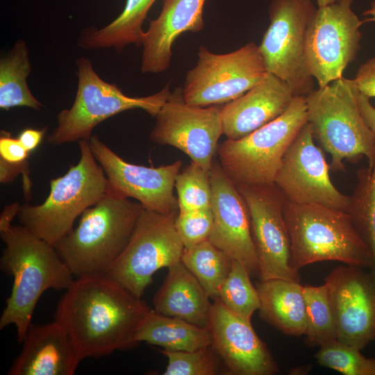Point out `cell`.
Instances as JSON below:
<instances>
[{
  "label": "cell",
  "mask_w": 375,
  "mask_h": 375,
  "mask_svg": "<svg viewBox=\"0 0 375 375\" xmlns=\"http://www.w3.org/2000/svg\"><path fill=\"white\" fill-rule=\"evenodd\" d=\"M151 310L106 274H96L75 278L60 299L54 320L65 328L82 361L138 344L135 332Z\"/></svg>",
  "instance_id": "cell-1"
},
{
  "label": "cell",
  "mask_w": 375,
  "mask_h": 375,
  "mask_svg": "<svg viewBox=\"0 0 375 375\" xmlns=\"http://www.w3.org/2000/svg\"><path fill=\"white\" fill-rule=\"evenodd\" d=\"M5 243L1 269L12 277L11 292L0 318V329L13 324L22 343L31 322L35 306L49 289L66 290L75 278L54 245L26 227L10 225L0 231Z\"/></svg>",
  "instance_id": "cell-2"
},
{
  "label": "cell",
  "mask_w": 375,
  "mask_h": 375,
  "mask_svg": "<svg viewBox=\"0 0 375 375\" xmlns=\"http://www.w3.org/2000/svg\"><path fill=\"white\" fill-rule=\"evenodd\" d=\"M143 209L110 189L87 208L78 226L54 245L74 277L106 274L128 244Z\"/></svg>",
  "instance_id": "cell-3"
},
{
  "label": "cell",
  "mask_w": 375,
  "mask_h": 375,
  "mask_svg": "<svg viewBox=\"0 0 375 375\" xmlns=\"http://www.w3.org/2000/svg\"><path fill=\"white\" fill-rule=\"evenodd\" d=\"M283 217L294 269L323 261L372 268L371 251L348 212L285 200Z\"/></svg>",
  "instance_id": "cell-4"
},
{
  "label": "cell",
  "mask_w": 375,
  "mask_h": 375,
  "mask_svg": "<svg viewBox=\"0 0 375 375\" xmlns=\"http://www.w3.org/2000/svg\"><path fill=\"white\" fill-rule=\"evenodd\" d=\"M358 93L353 79L342 77L306 97L314 139L329 153L334 172L363 156L369 165L375 161V136L360 112Z\"/></svg>",
  "instance_id": "cell-5"
},
{
  "label": "cell",
  "mask_w": 375,
  "mask_h": 375,
  "mask_svg": "<svg viewBox=\"0 0 375 375\" xmlns=\"http://www.w3.org/2000/svg\"><path fill=\"white\" fill-rule=\"evenodd\" d=\"M81 157L67 173L51 179L50 192L36 206H20L17 217L20 225L55 245L74 228L75 219L96 204L108 191V181L96 160L89 140L78 141Z\"/></svg>",
  "instance_id": "cell-6"
},
{
  "label": "cell",
  "mask_w": 375,
  "mask_h": 375,
  "mask_svg": "<svg viewBox=\"0 0 375 375\" xmlns=\"http://www.w3.org/2000/svg\"><path fill=\"white\" fill-rule=\"evenodd\" d=\"M307 122L306 97H295L276 119L242 138L223 141L217 148L219 162L235 184L274 183L285 152Z\"/></svg>",
  "instance_id": "cell-7"
},
{
  "label": "cell",
  "mask_w": 375,
  "mask_h": 375,
  "mask_svg": "<svg viewBox=\"0 0 375 375\" xmlns=\"http://www.w3.org/2000/svg\"><path fill=\"white\" fill-rule=\"evenodd\" d=\"M76 64V97L71 108L61 110L57 115V125L47 139L53 145L89 140L97 125L125 110L140 108L156 117L171 94L167 85L160 91L147 97H128L115 84L101 79L89 58L80 57Z\"/></svg>",
  "instance_id": "cell-8"
},
{
  "label": "cell",
  "mask_w": 375,
  "mask_h": 375,
  "mask_svg": "<svg viewBox=\"0 0 375 375\" xmlns=\"http://www.w3.org/2000/svg\"><path fill=\"white\" fill-rule=\"evenodd\" d=\"M316 10L312 0H272L269 25L258 46L267 72L285 81L295 97H306L315 90L305 47Z\"/></svg>",
  "instance_id": "cell-9"
},
{
  "label": "cell",
  "mask_w": 375,
  "mask_h": 375,
  "mask_svg": "<svg viewBox=\"0 0 375 375\" xmlns=\"http://www.w3.org/2000/svg\"><path fill=\"white\" fill-rule=\"evenodd\" d=\"M178 212L144 208L128 244L106 274L142 298L158 270L181 260L184 246L175 228Z\"/></svg>",
  "instance_id": "cell-10"
},
{
  "label": "cell",
  "mask_w": 375,
  "mask_h": 375,
  "mask_svg": "<svg viewBox=\"0 0 375 375\" xmlns=\"http://www.w3.org/2000/svg\"><path fill=\"white\" fill-rule=\"evenodd\" d=\"M197 65L185 76L183 94L191 106L207 107L228 103L260 82L267 72L253 42L227 53H214L201 46Z\"/></svg>",
  "instance_id": "cell-11"
},
{
  "label": "cell",
  "mask_w": 375,
  "mask_h": 375,
  "mask_svg": "<svg viewBox=\"0 0 375 375\" xmlns=\"http://www.w3.org/2000/svg\"><path fill=\"white\" fill-rule=\"evenodd\" d=\"M352 3L336 0L318 7L308 25L306 62L319 88L342 78L347 65L356 58L363 22L351 9Z\"/></svg>",
  "instance_id": "cell-12"
},
{
  "label": "cell",
  "mask_w": 375,
  "mask_h": 375,
  "mask_svg": "<svg viewBox=\"0 0 375 375\" xmlns=\"http://www.w3.org/2000/svg\"><path fill=\"white\" fill-rule=\"evenodd\" d=\"M236 185L248 209L260 279L300 282L299 272L291 265L290 242L283 217L285 197L274 183Z\"/></svg>",
  "instance_id": "cell-13"
},
{
  "label": "cell",
  "mask_w": 375,
  "mask_h": 375,
  "mask_svg": "<svg viewBox=\"0 0 375 375\" xmlns=\"http://www.w3.org/2000/svg\"><path fill=\"white\" fill-rule=\"evenodd\" d=\"M222 108L189 105L184 100L183 88H178L171 92L156 115L150 138L182 151L209 172L223 134Z\"/></svg>",
  "instance_id": "cell-14"
},
{
  "label": "cell",
  "mask_w": 375,
  "mask_h": 375,
  "mask_svg": "<svg viewBox=\"0 0 375 375\" xmlns=\"http://www.w3.org/2000/svg\"><path fill=\"white\" fill-rule=\"evenodd\" d=\"M330 169L307 122L285 152L274 184L290 202L317 204L348 212L350 197L333 185Z\"/></svg>",
  "instance_id": "cell-15"
},
{
  "label": "cell",
  "mask_w": 375,
  "mask_h": 375,
  "mask_svg": "<svg viewBox=\"0 0 375 375\" xmlns=\"http://www.w3.org/2000/svg\"><path fill=\"white\" fill-rule=\"evenodd\" d=\"M89 144L108 178L109 189L125 197L136 199L150 211L162 214L178 212L174 188L183 165L181 160L149 167L125 161L96 135L90 136Z\"/></svg>",
  "instance_id": "cell-16"
},
{
  "label": "cell",
  "mask_w": 375,
  "mask_h": 375,
  "mask_svg": "<svg viewBox=\"0 0 375 375\" xmlns=\"http://www.w3.org/2000/svg\"><path fill=\"white\" fill-rule=\"evenodd\" d=\"M336 324V340L360 350L375 341V278L362 268L342 265L324 283Z\"/></svg>",
  "instance_id": "cell-17"
},
{
  "label": "cell",
  "mask_w": 375,
  "mask_h": 375,
  "mask_svg": "<svg viewBox=\"0 0 375 375\" xmlns=\"http://www.w3.org/2000/svg\"><path fill=\"white\" fill-rule=\"evenodd\" d=\"M209 176L213 226L208 240L231 259L244 265L250 275L258 274L246 203L218 161L212 162Z\"/></svg>",
  "instance_id": "cell-18"
},
{
  "label": "cell",
  "mask_w": 375,
  "mask_h": 375,
  "mask_svg": "<svg viewBox=\"0 0 375 375\" xmlns=\"http://www.w3.org/2000/svg\"><path fill=\"white\" fill-rule=\"evenodd\" d=\"M213 351L234 375H273L279 369L267 345L246 319L223 305L212 303L207 326Z\"/></svg>",
  "instance_id": "cell-19"
},
{
  "label": "cell",
  "mask_w": 375,
  "mask_h": 375,
  "mask_svg": "<svg viewBox=\"0 0 375 375\" xmlns=\"http://www.w3.org/2000/svg\"><path fill=\"white\" fill-rule=\"evenodd\" d=\"M294 97L285 81L267 72L245 94L222 106L223 134L231 140L249 135L283 115Z\"/></svg>",
  "instance_id": "cell-20"
},
{
  "label": "cell",
  "mask_w": 375,
  "mask_h": 375,
  "mask_svg": "<svg viewBox=\"0 0 375 375\" xmlns=\"http://www.w3.org/2000/svg\"><path fill=\"white\" fill-rule=\"evenodd\" d=\"M8 375H73L81 362L65 328L56 320L31 323Z\"/></svg>",
  "instance_id": "cell-21"
},
{
  "label": "cell",
  "mask_w": 375,
  "mask_h": 375,
  "mask_svg": "<svg viewBox=\"0 0 375 375\" xmlns=\"http://www.w3.org/2000/svg\"><path fill=\"white\" fill-rule=\"evenodd\" d=\"M206 0H164L159 16L150 21L144 32L141 71L160 73L168 69L172 44L182 33L204 28L203 10Z\"/></svg>",
  "instance_id": "cell-22"
},
{
  "label": "cell",
  "mask_w": 375,
  "mask_h": 375,
  "mask_svg": "<svg viewBox=\"0 0 375 375\" xmlns=\"http://www.w3.org/2000/svg\"><path fill=\"white\" fill-rule=\"evenodd\" d=\"M210 299L181 260L168 267V273L153 297V310L207 328L212 306Z\"/></svg>",
  "instance_id": "cell-23"
},
{
  "label": "cell",
  "mask_w": 375,
  "mask_h": 375,
  "mask_svg": "<svg viewBox=\"0 0 375 375\" xmlns=\"http://www.w3.org/2000/svg\"><path fill=\"white\" fill-rule=\"evenodd\" d=\"M256 288L260 317L283 333L304 335L307 313L303 285L300 282L273 278L260 280Z\"/></svg>",
  "instance_id": "cell-24"
},
{
  "label": "cell",
  "mask_w": 375,
  "mask_h": 375,
  "mask_svg": "<svg viewBox=\"0 0 375 375\" xmlns=\"http://www.w3.org/2000/svg\"><path fill=\"white\" fill-rule=\"evenodd\" d=\"M135 342H146L169 351H193L211 347L208 328L164 315L152 309L138 326Z\"/></svg>",
  "instance_id": "cell-25"
},
{
  "label": "cell",
  "mask_w": 375,
  "mask_h": 375,
  "mask_svg": "<svg viewBox=\"0 0 375 375\" xmlns=\"http://www.w3.org/2000/svg\"><path fill=\"white\" fill-rule=\"evenodd\" d=\"M156 0H127L122 12L109 24L101 28L94 26L83 30L78 45L86 50L115 49L126 45H142V28L147 12Z\"/></svg>",
  "instance_id": "cell-26"
},
{
  "label": "cell",
  "mask_w": 375,
  "mask_h": 375,
  "mask_svg": "<svg viewBox=\"0 0 375 375\" xmlns=\"http://www.w3.org/2000/svg\"><path fill=\"white\" fill-rule=\"evenodd\" d=\"M31 72L28 47L17 40L8 54L0 59V108L8 110L26 106L40 110L42 104L32 94L26 78Z\"/></svg>",
  "instance_id": "cell-27"
},
{
  "label": "cell",
  "mask_w": 375,
  "mask_h": 375,
  "mask_svg": "<svg viewBox=\"0 0 375 375\" xmlns=\"http://www.w3.org/2000/svg\"><path fill=\"white\" fill-rule=\"evenodd\" d=\"M181 262L196 277L210 299L218 298L219 290L227 278L232 259L209 240L184 249Z\"/></svg>",
  "instance_id": "cell-28"
},
{
  "label": "cell",
  "mask_w": 375,
  "mask_h": 375,
  "mask_svg": "<svg viewBox=\"0 0 375 375\" xmlns=\"http://www.w3.org/2000/svg\"><path fill=\"white\" fill-rule=\"evenodd\" d=\"M348 212L371 251L375 278V161L358 171Z\"/></svg>",
  "instance_id": "cell-29"
},
{
  "label": "cell",
  "mask_w": 375,
  "mask_h": 375,
  "mask_svg": "<svg viewBox=\"0 0 375 375\" xmlns=\"http://www.w3.org/2000/svg\"><path fill=\"white\" fill-rule=\"evenodd\" d=\"M307 313L306 343L320 347L336 340V324L328 288L303 285Z\"/></svg>",
  "instance_id": "cell-30"
},
{
  "label": "cell",
  "mask_w": 375,
  "mask_h": 375,
  "mask_svg": "<svg viewBox=\"0 0 375 375\" xmlns=\"http://www.w3.org/2000/svg\"><path fill=\"white\" fill-rule=\"evenodd\" d=\"M228 310L251 320L255 311L259 310L258 292L251 280L246 267L238 260H232L231 271L222 284L218 298Z\"/></svg>",
  "instance_id": "cell-31"
},
{
  "label": "cell",
  "mask_w": 375,
  "mask_h": 375,
  "mask_svg": "<svg viewBox=\"0 0 375 375\" xmlns=\"http://www.w3.org/2000/svg\"><path fill=\"white\" fill-rule=\"evenodd\" d=\"M209 172L191 161L178 174L175 188L179 212L211 208L212 190Z\"/></svg>",
  "instance_id": "cell-32"
},
{
  "label": "cell",
  "mask_w": 375,
  "mask_h": 375,
  "mask_svg": "<svg viewBox=\"0 0 375 375\" xmlns=\"http://www.w3.org/2000/svg\"><path fill=\"white\" fill-rule=\"evenodd\" d=\"M360 349L333 340L319 347L317 363L344 375H375V358H367Z\"/></svg>",
  "instance_id": "cell-33"
},
{
  "label": "cell",
  "mask_w": 375,
  "mask_h": 375,
  "mask_svg": "<svg viewBox=\"0 0 375 375\" xmlns=\"http://www.w3.org/2000/svg\"><path fill=\"white\" fill-rule=\"evenodd\" d=\"M160 351L168 360L164 375H215L217 372V360L212 347L193 351Z\"/></svg>",
  "instance_id": "cell-34"
},
{
  "label": "cell",
  "mask_w": 375,
  "mask_h": 375,
  "mask_svg": "<svg viewBox=\"0 0 375 375\" xmlns=\"http://www.w3.org/2000/svg\"><path fill=\"white\" fill-rule=\"evenodd\" d=\"M213 226L211 208L178 212L175 228L184 249L191 248L209 239Z\"/></svg>",
  "instance_id": "cell-35"
},
{
  "label": "cell",
  "mask_w": 375,
  "mask_h": 375,
  "mask_svg": "<svg viewBox=\"0 0 375 375\" xmlns=\"http://www.w3.org/2000/svg\"><path fill=\"white\" fill-rule=\"evenodd\" d=\"M29 163L27 160L19 162H8L0 158V182L12 183L19 174H22L23 189L25 199H31V181L29 178Z\"/></svg>",
  "instance_id": "cell-36"
},
{
  "label": "cell",
  "mask_w": 375,
  "mask_h": 375,
  "mask_svg": "<svg viewBox=\"0 0 375 375\" xmlns=\"http://www.w3.org/2000/svg\"><path fill=\"white\" fill-rule=\"evenodd\" d=\"M30 153L24 148L18 138H14L9 132L1 131L0 158L10 162L27 160Z\"/></svg>",
  "instance_id": "cell-37"
},
{
  "label": "cell",
  "mask_w": 375,
  "mask_h": 375,
  "mask_svg": "<svg viewBox=\"0 0 375 375\" xmlns=\"http://www.w3.org/2000/svg\"><path fill=\"white\" fill-rule=\"evenodd\" d=\"M358 92L369 97H375V56L362 63L353 79Z\"/></svg>",
  "instance_id": "cell-38"
},
{
  "label": "cell",
  "mask_w": 375,
  "mask_h": 375,
  "mask_svg": "<svg viewBox=\"0 0 375 375\" xmlns=\"http://www.w3.org/2000/svg\"><path fill=\"white\" fill-rule=\"evenodd\" d=\"M44 133L45 128L42 130L27 128L22 131L17 138L24 148L31 153L40 144Z\"/></svg>",
  "instance_id": "cell-39"
},
{
  "label": "cell",
  "mask_w": 375,
  "mask_h": 375,
  "mask_svg": "<svg viewBox=\"0 0 375 375\" xmlns=\"http://www.w3.org/2000/svg\"><path fill=\"white\" fill-rule=\"evenodd\" d=\"M357 100L360 112L375 136V108L371 104L369 98L359 92Z\"/></svg>",
  "instance_id": "cell-40"
},
{
  "label": "cell",
  "mask_w": 375,
  "mask_h": 375,
  "mask_svg": "<svg viewBox=\"0 0 375 375\" xmlns=\"http://www.w3.org/2000/svg\"><path fill=\"white\" fill-rule=\"evenodd\" d=\"M20 205L17 202L7 205L4 207L0 215V231L9 227L15 217H17Z\"/></svg>",
  "instance_id": "cell-41"
},
{
  "label": "cell",
  "mask_w": 375,
  "mask_h": 375,
  "mask_svg": "<svg viewBox=\"0 0 375 375\" xmlns=\"http://www.w3.org/2000/svg\"><path fill=\"white\" fill-rule=\"evenodd\" d=\"M364 15L367 16L364 22H375V0H374L370 8L363 13Z\"/></svg>",
  "instance_id": "cell-42"
},
{
  "label": "cell",
  "mask_w": 375,
  "mask_h": 375,
  "mask_svg": "<svg viewBox=\"0 0 375 375\" xmlns=\"http://www.w3.org/2000/svg\"><path fill=\"white\" fill-rule=\"evenodd\" d=\"M336 0H317V3L318 7H322L333 3Z\"/></svg>",
  "instance_id": "cell-43"
}]
</instances>
